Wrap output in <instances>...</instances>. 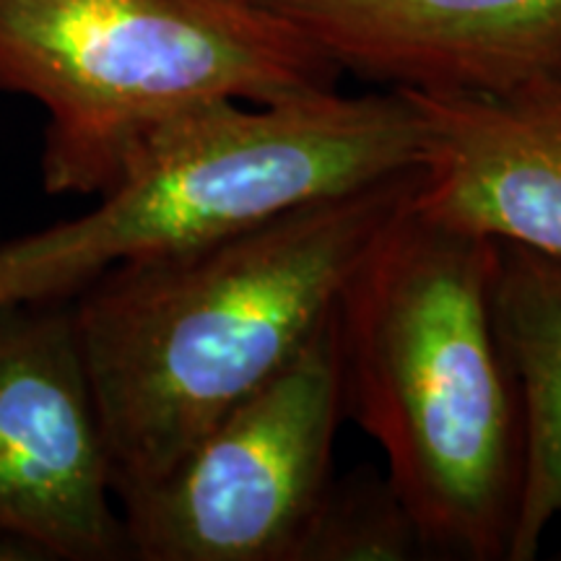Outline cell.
<instances>
[{"mask_svg":"<svg viewBox=\"0 0 561 561\" xmlns=\"http://www.w3.org/2000/svg\"><path fill=\"white\" fill-rule=\"evenodd\" d=\"M426 559L424 541L388 473L369 468L331 479L291 561Z\"/></svg>","mask_w":561,"mask_h":561,"instance_id":"cell-10","label":"cell"},{"mask_svg":"<svg viewBox=\"0 0 561 561\" xmlns=\"http://www.w3.org/2000/svg\"><path fill=\"white\" fill-rule=\"evenodd\" d=\"M494 307L523 416V486L507 561H533L561 515V257L496 242Z\"/></svg>","mask_w":561,"mask_h":561,"instance_id":"cell-9","label":"cell"},{"mask_svg":"<svg viewBox=\"0 0 561 561\" xmlns=\"http://www.w3.org/2000/svg\"><path fill=\"white\" fill-rule=\"evenodd\" d=\"M421 146L419 112L398 89L195 104L136 140L94 208L0 244V301H68L115 265L416 170Z\"/></svg>","mask_w":561,"mask_h":561,"instance_id":"cell-3","label":"cell"},{"mask_svg":"<svg viewBox=\"0 0 561 561\" xmlns=\"http://www.w3.org/2000/svg\"><path fill=\"white\" fill-rule=\"evenodd\" d=\"M339 76L252 0H0V91L47 110L50 195L107 191L146 130L195 104L284 100Z\"/></svg>","mask_w":561,"mask_h":561,"instance_id":"cell-4","label":"cell"},{"mask_svg":"<svg viewBox=\"0 0 561 561\" xmlns=\"http://www.w3.org/2000/svg\"><path fill=\"white\" fill-rule=\"evenodd\" d=\"M110 455L66 301H0V536L45 559L128 557Z\"/></svg>","mask_w":561,"mask_h":561,"instance_id":"cell-6","label":"cell"},{"mask_svg":"<svg viewBox=\"0 0 561 561\" xmlns=\"http://www.w3.org/2000/svg\"><path fill=\"white\" fill-rule=\"evenodd\" d=\"M416 187L419 170L396 174L203 248L115 265L76 294L70 310L121 507L333 320Z\"/></svg>","mask_w":561,"mask_h":561,"instance_id":"cell-1","label":"cell"},{"mask_svg":"<svg viewBox=\"0 0 561 561\" xmlns=\"http://www.w3.org/2000/svg\"><path fill=\"white\" fill-rule=\"evenodd\" d=\"M494 276V240L411 198L335 312L343 411L382 447L434 559L507 561L517 523L523 416Z\"/></svg>","mask_w":561,"mask_h":561,"instance_id":"cell-2","label":"cell"},{"mask_svg":"<svg viewBox=\"0 0 561 561\" xmlns=\"http://www.w3.org/2000/svg\"><path fill=\"white\" fill-rule=\"evenodd\" d=\"M403 94L424 136L413 206L561 257V70L494 94Z\"/></svg>","mask_w":561,"mask_h":561,"instance_id":"cell-8","label":"cell"},{"mask_svg":"<svg viewBox=\"0 0 561 561\" xmlns=\"http://www.w3.org/2000/svg\"><path fill=\"white\" fill-rule=\"evenodd\" d=\"M339 73L398 91L494 94L561 70V0H252Z\"/></svg>","mask_w":561,"mask_h":561,"instance_id":"cell-7","label":"cell"},{"mask_svg":"<svg viewBox=\"0 0 561 561\" xmlns=\"http://www.w3.org/2000/svg\"><path fill=\"white\" fill-rule=\"evenodd\" d=\"M45 559L34 546L16 541V538L0 536V561H39Z\"/></svg>","mask_w":561,"mask_h":561,"instance_id":"cell-11","label":"cell"},{"mask_svg":"<svg viewBox=\"0 0 561 561\" xmlns=\"http://www.w3.org/2000/svg\"><path fill=\"white\" fill-rule=\"evenodd\" d=\"M339 312V310H335ZM343 411L335 314L157 486L123 504L140 561H291L333 479Z\"/></svg>","mask_w":561,"mask_h":561,"instance_id":"cell-5","label":"cell"}]
</instances>
